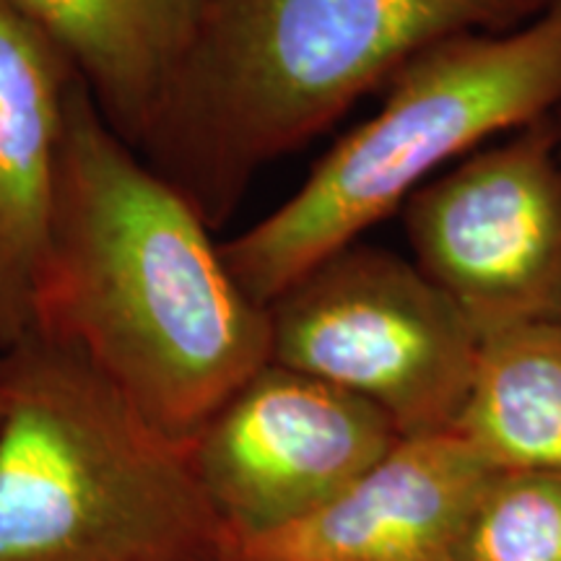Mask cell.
I'll use <instances>...</instances> for the list:
<instances>
[{"mask_svg":"<svg viewBox=\"0 0 561 561\" xmlns=\"http://www.w3.org/2000/svg\"><path fill=\"white\" fill-rule=\"evenodd\" d=\"M557 0H208L133 146L219 229L252 178L458 34L512 32Z\"/></svg>","mask_w":561,"mask_h":561,"instance_id":"2","label":"cell"},{"mask_svg":"<svg viewBox=\"0 0 561 561\" xmlns=\"http://www.w3.org/2000/svg\"><path fill=\"white\" fill-rule=\"evenodd\" d=\"M401 434L359 396L271 362L185 442L195 479L229 538L310 515Z\"/></svg>","mask_w":561,"mask_h":561,"instance_id":"7","label":"cell"},{"mask_svg":"<svg viewBox=\"0 0 561 561\" xmlns=\"http://www.w3.org/2000/svg\"><path fill=\"white\" fill-rule=\"evenodd\" d=\"M458 561H561V479L496 471L473 504Z\"/></svg>","mask_w":561,"mask_h":561,"instance_id":"12","label":"cell"},{"mask_svg":"<svg viewBox=\"0 0 561 561\" xmlns=\"http://www.w3.org/2000/svg\"><path fill=\"white\" fill-rule=\"evenodd\" d=\"M76 79L58 42L13 0H0V351L34 331Z\"/></svg>","mask_w":561,"mask_h":561,"instance_id":"9","label":"cell"},{"mask_svg":"<svg viewBox=\"0 0 561 561\" xmlns=\"http://www.w3.org/2000/svg\"><path fill=\"white\" fill-rule=\"evenodd\" d=\"M494 473L458 432L401 437L310 515L229 538L221 561H458L462 530Z\"/></svg>","mask_w":561,"mask_h":561,"instance_id":"8","label":"cell"},{"mask_svg":"<svg viewBox=\"0 0 561 561\" xmlns=\"http://www.w3.org/2000/svg\"><path fill=\"white\" fill-rule=\"evenodd\" d=\"M68 55L110 128L136 146L208 0H13Z\"/></svg>","mask_w":561,"mask_h":561,"instance_id":"10","label":"cell"},{"mask_svg":"<svg viewBox=\"0 0 561 561\" xmlns=\"http://www.w3.org/2000/svg\"><path fill=\"white\" fill-rule=\"evenodd\" d=\"M271 362L377 405L401 437L453 432L483 339L396 252L351 242L268 305Z\"/></svg>","mask_w":561,"mask_h":561,"instance_id":"5","label":"cell"},{"mask_svg":"<svg viewBox=\"0 0 561 561\" xmlns=\"http://www.w3.org/2000/svg\"><path fill=\"white\" fill-rule=\"evenodd\" d=\"M227 528L187 445L73 348L0 351V561H221Z\"/></svg>","mask_w":561,"mask_h":561,"instance_id":"3","label":"cell"},{"mask_svg":"<svg viewBox=\"0 0 561 561\" xmlns=\"http://www.w3.org/2000/svg\"><path fill=\"white\" fill-rule=\"evenodd\" d=\"M561 104V0L512 32L458 34L392 76L380 112L343 136L305 185L227 244L237 286L268 307L299 276L359 240L419 182L496 133Z\"/></svg>","mask_w":561,"mask_h":561,"instance_id":"4","label":"cell"},{"mask_svg":"<svg viewBox=\"0 0 561 561\" xmlns=\"http://www.w3.org/2000/svg\"><path fill=\"white\" fill-rule=\"evenodd\" d=\"M561 125V123H559ZM559 157H561V138H559Z\"/></svg>","mask_w":561,"mask_h":561,"instance_id":"13","label":"cell"},{"mask_svg":"<svg viewBox=\"0 0 561 561\" xmlns=\"http://www.w3.org/2000/svg\"><path fill=\"white\" fill-rule=\"evenodd\" d=\"M32 333L73 348L182 445L271 364L268 307L237 286L198 210L110 128L81 79Z\"/></svg>","mask_w":561,"mask_h":561,"instance_id":"1","label":"cell"},{"mask_svg":"<svg viewBox=\"0 0 561 561\" xmlns=\"http://www.w3.org/2000/svg\"><path fill=\"white\" fill-rule=\"evenodd\" d=\"M561 125L551 115L421 185L403 206L416 268L481 339L561 322Z\"/></svg>","mask_w":561,"mask_h":561,"instance_id":"6","label":"cell"},{"mask_svg":"<svg viewBox=\"0 0 561 561\" xmlns=\"http://www.w3.org/2000/svg\"><path fill=\"white\" fill-rule=\"evenodd\" d=\"M494 471L561 479V322L489 335L455 430Z\"/></svg>","mask_w":561,"mask_h":561,"instance_id":"11","label":"cell"}]
</instances>
